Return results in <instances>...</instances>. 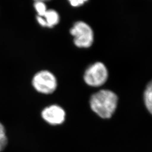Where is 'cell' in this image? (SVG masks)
Wrapping results in <instances>:
<instances>
[{
    "instance_id": "cell-1",
    "label": "cell",
    "mask_w": 152,
    "mask_h": 152,
    "mask_svg": "<svg viewBox=\"0 0 152 152\" xmlns=\"http://www.w3.org/2000/svg\"><path fill=\"white\" fill-rule=\"evenodd\" d=\"M118 98L114 92L103 90L92 95L90 106L92 110L103 118H109L115 110Z\"/></svg>"
},
{
    "instance_id": "cell-2",
    "label": "cell",
    "mask_w": 152,
    "mask_h": 152,
    "mask_svg": "<svg viewBox=\"0 0 152 152\" xmlns=\"http://www.w3.org/2000/svg\"><path fill=\"white\" fill-rule=\"evenodd\" d=\"M69 33L73 37V42L78 49H88L94 42V33L91 27L86 22L78 20L75 22Z\"/></svg>"
},
{
    "instance_id": "cell-3",
    "label": "cell",
    "mask_w": 152,
    "mask_h": 152,
    "mask_svg": "<svg viewBox=\"0 0 152 152\" xmlns=\"http://www.w3.org/2000/svg\"><path fill=\"white\" fill-rule=\"evenodd\" d=\"M32 84L37 92L45 95H50L56 91L58 87V81L53 73L44 69L35 73L33 77Z\"/></svg>"
},
{
    "instance_id": "cell-4",
    "label": "cell",
    "mask_w": 152,
    "mask_h": 152,
    "mask_svg": "<svg viewBox=\"0 0 152 152\" xmlns=\"http://www.w3.org/2000/svg\"><path fill=\"white\" fill-rule=\"evenodd\" d=\"M108 78V69L105 65L100 61H96L89 65L83 75L85 83L92 87L102 86L107 81Z\"/></svg>"
},
{
    "instance_id": "cell-5",
    "label": "cell",
    "mask_w": 152,
    "mask_h": 152,
    "mask_svg": "<svg viewBox=\"0 0 152 152\" xmlns=\"http://www.w3.org/2000/svg\"><path fill=\"white\" fill-rule=\"evenodd\" d=\"M65 112L58 105H51L43 109L41 113L42 118L53 126L62 124L65 120Z\"/></svg>"
},
{
    "instance_id": "cell-6",
    "label": "cell",
    "mask_w": 152,
    "mask_h": 152,
    "mask_svg": "<svg viewBox=\"0 0 152 152\" xmlns=\"http://www.w3.org/2000/svg\"><path fill=\"white\" fill-rule=\"evenodd\" d=\"M42 17L46 22V28H54L60 23V14L53 9H48Z\"/></svg>"
},
{
    "instance_id": "cell-7",
    "label": "cell",
    "mask_w": 152,
    "mask_h": 152,
    "mask_svg": "<svg viewBox=\"0 0 152 152\" xmlns=\"http://www.w3.org/2000/svg\"><path fill=\"white\" fill-rule=\"evenodd\" d=\"M144 99L147 108L152 114V84L150 82L147 85L145 90Z\"/></svg>"
},
{
    "instance_id": "cell-8",
    "label": "cell",
    "mask_w": 152,
    "mask_h": 152,
    "mask_svg": "<svg viewBox=\"0 0 152 152\" xmlns=\"http://www.w3.org/2000/svg\"><path fill=\"white\" fill-rule=\"evenodd\" d=\"M33 7L36 12V15L40 16H44L49 9L46 5V2L42 1H34L33 3Z\"/></svg>"
},
{
    "instance_id": "cell-9",
    "label": "cell",
    "mask_w": 152,
    "mask_h": 152,
    "mask_svg": "<svg viewBox=\"0 0 152 152\" xmlns=\"http://www.w3.org/2000/svg\"><path fill=\"white\" fill-rule=\"evenodd\" d=\"M71 6L77 8L83 6L89 1V0H67Z\"/></svg>"
},
{
    "instance_id": "cell-10",
    "label": "cell",
    "mask_w": 152,
    "mask_h": 152,
    "mask_svg": "<svg viewBox=\"0 0 152 152\" xmlns=\"http://www.w3.org/2000/svg\"><path fill=\"white\" fill-rule=\"evenodd\" d=\"M8 140L6 135L0 136V152H2L7 147Z\"/></svg>"
},
{
    "instance_id": "cell-11",
    "label": "cell",
    "mask_w": 152,
    "mask_h": 152,
    "mask_svg": "<svg viewBox=\"0 0 152 152\" xmlns=\"http://www.w3.org/2000/svg\"><path fill=\"white\" fill-rule=\"evenodd\" d=\"M6 135V130L4 126L0 122V136Z\"/></svg>"
},
{
    "instance_id": "cell-12",
    "label": "cell",
    "mask_w": 152,
    "mask_h": 152,
    "mask_svg": "<svg viewBox=\"0 0 152 152\" xmlns=\"http://www.w3.org/2000/svg\"><path fill=\"white\" fill-rule=\"evenodd\" d=\"M34 2V1H42V2H47L48 1H50L51 0H33Z\"/></svg>"
},
{
    "instance_id": "cell-13",
    "label": "cell",
    "mask_w": 152,
    "mask_h": 152,
    "mask_svg": "<svg viewBox=\"0 0 152 152\" xmlns=\"http://www.w3.org/2000/svg\"><path fill=\"white\" fill-rule=\"evenodd\" d=\"M150 82H151V83L152 84V80Z\"/></svg>"
}]
</instances>
